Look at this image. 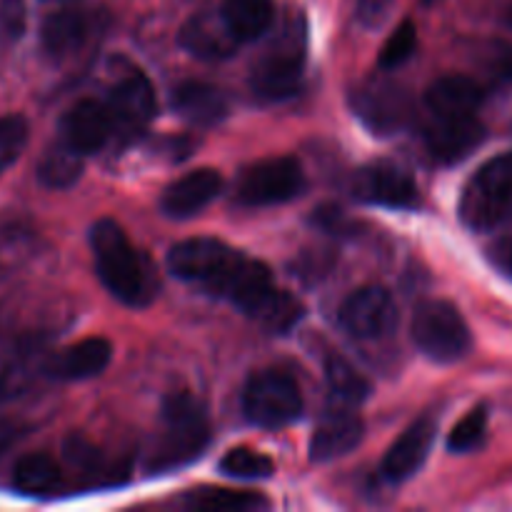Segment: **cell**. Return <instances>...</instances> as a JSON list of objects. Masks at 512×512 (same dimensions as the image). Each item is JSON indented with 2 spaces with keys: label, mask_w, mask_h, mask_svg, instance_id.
<instances>
[{
  "label": "cell",
  "mask_w": 512,
  "mask_h": 512,
  "mask_svg": "<svg viewBox=\"0 0 512 512\" xmlns=\"http://www.w3.org/2000/svg\"><path fill=\"white\" fill-rule=\"evenodd\" d=\"M168 270L183 283L228 300L270 333H288L303 318L300 300L273 283L268 265L248 258L223 240L190 238L173 245Z\"/></svg>",
  "instance_id": "6da1fadb"
},
{
  "label": "cell",
  "mask_w": 512,
  "mask_h": 512,
  "mask_svg": "<svg viewBox=\"0 0 512 512\" xmlns=\"http://www.w3.org/2000/svg\"><path fill=\"white\" fill-rule=\"evenodd\" d=\"M95 273L115 300L128 308H145L158 295V275L150 260L133 248L115 220L103 218L90 228Z\"/></svg>",
  "instance_id": "7a4b0ae2"
},
{
  "label": "cell",
  "mask_w": 512,
  "mask_h": 512,
  "mask_svg": "<svg viewBox=\"0 0 512 512\" xmlns=\"http://www.w3.org/2000/svg\"><path fill=\"white\" fill-rule=\"evenodd\" d=\"M210 445L208 410L195 395L173 393L160 408V428L145 453V470L173 473L195 463Z\"/></svg>",
  "instance_id": "3957f363"
},
{
  "label": "cell",
  "mask_w": 512,
  "mask_h": 512,
  "mask_svg": "<svg viewBox=\"0 0 512 512\" xmlns=\"http://www.w3.org/2000/svg\"><path fill=\"white\" fill-rule=\"evenodd\" d=\"M458 213L473 233H490L508 223L512 218V150L480 165L465 183Z\"/></svg>",
  "instance_id": "277c9868"
},
{
  "label": "cell",
  "mask_w": 512,
  "mask_h": 512,
  "mask_svg": "<svg viewBox=\"0 0 512 512\" xmlns=\"http://www.w3.org/2000/svg\"><path fill=\"white\" fill-rule=\"evenodd\" d=\"M305 75V30L293 25L270 43L263 58L250 73L255 98L265 103H283L298 95Z\"/></svg>",
  "instance_id": "5b68a950"
},
{
  "label": "cell",
  "mask_w": 512,
  "mask_h": 512,
  "mask_svg": "<svg viewBox=\"0 0 512 512\" xmlns=\"http://www.w3.org/2000/svg\"><path fill=\"white\" fill-rule=\"evenodd\" d=\"M413 343L433 363H458L473 348L463 313L448 300H428L413 315Z\"/></svg>",
  "instance_id": "8992f818"
},
{
  "label": "cell",
  "mask_w": 512,
  "mask_h": 512,
  "mask_svg": "<svg viewBox=\"0 0 512 512\" xmlns=\"http://www.w3.org/2000/svg\"><path fill=\"white\" fill-rule=\"evenodd\" d=\"M243 415L248 423L265 430L293 425L303 415L300 385L280 370L255 373L243 390Z\"/></svg>",
  "instance_id": "52a82bcc"
},
{
  "label": "cell",
  "mask_w": 512,
  "mask_h": 512,
  "mask_svg": "<svg viewBox=\"0 0 512 512\" xmlns=\"http://www.w3.org/2000/svg\"><path fill=\"white\" fill-rule=\"evenodd\" d=\"M305 190L303 165L290 155L265 158L248 165L235 185V200L243 208H268V205L290 203Z\"/></svg>",
  "instance_id": "ba28073f"
},
{
  "label": "cell",
  "mask_w": 512,
  "mask_h": 512,
  "mask_svg": "<svg viewBox=\"0 0 512 512\" xmlns=\"http://www.w3.org/2000/svg\"><path fill=\"white\" fill-rule=\"evenodd\" d=\"M350 193L365 205L390 210H415L420 205V188L408 170L390 160H375L353 173Z\"/></svg>",
  "instance_id": "9c48e42d"
},
{
  "label": "cell",
  "mask_w": 512,
  "mask_h": 512,
  "mask_svg": "<svg viewBox=\"0 0 512 512\" xmlns=\"http://www.w3.org/2000/svg\"><path fill=\"white\" fill-rule=\"evenodd\" d=\"M340 328L358 340H380L393 333L398 323V308L393 295L380 285H365L345 298L340 305Z\"/></svg>",
  "instance_id": "30bf717a"
},
{
  "label": "cell",
  "mask_w": 512,
  "mask_h": 512,
  "mask_svg": "<svg viewBox=\"0 0 512 512\" xmlns=\"http://www.w3.org/2000/svg\"><path fill=\"white\" fill-rule=\"evenodd\" d=\"M353 110L375 135H390L403 130L413 118V103L400 85L385 80H370L353 93Z\"/></svg>",
  "instance_id": "8fae6325"
},
{
  "label": "cell",
  "mask_w": 512,
  "mask_h": 512,
  "mask_svg": "<svg viewBox=\"0 0 512 512\" xmlns=\"http://www.w3.org/2000/svg\"><path fill=\"white\" fill-rule=\"evenodd\" d=\"M425 148L440 165H453L468 158L485 140V125L473 115H428L425 123Z\"/></svg>",
  "instance_id": "7c38bea8"
},
{
  "label": "cell",
  "mask_w": 512,
  "mask_h": 512,
  "mask_svg": "<svg viewBox=\"0 0 512 512\" xmlns=\"http://www.w3.org/2000/svg\"><path fill=\"white\" fill-rule=\"evenodd\" d=\"M365 425L358 415V408L343 403H330L323 418L315 425L310 438V460L313 463H333L345 458L363 443Z\"/></svg>",
  "instance_id": "4fadbf2b"
},
{
  "label": "cell",
  "mask_w": 512,
  "mask_h": 512,
  "mask_svg": "<svg viewBox=\"0 0 512 512\" xmlns=\"http://www.w3.org/2000/svg\"><path fill=\"white\" fill-rule=\"evenodd\" d=\"M108 110L113 115V128L118 135L135 138L143 133L155 118V93L150 80L140 70L123 75L110 90Z\"/></svg>",
  "instance_id": "5bb4252c"
},
{
  "label": "cell",
  "mask_w": 512,
  "mask_h": 512,
  "mask_svg": "<svg viewBox=\"0 0 512 512\" xmlns=\"http://www.w3.org/2000/svg\"><path fill=\"white\" fill-rule=\"evenodd\" d=\"M113 133V115H110L108 103H100L95 98H83L73 103L60 120L63 143L78 150L80 155H93L103 150Z\"/></svg>",
  "instance_id": "9a60e30c"
},
{
  "label": "cell",
  "mask_w": 512,
  "mask_h": 512,
  "mask_svg": "<svg viewBox=\"0 0 512 512\" xmlns=\"http://www.w3.org/2000/svg\"><path fill=\"white\" fill-rule=\"evenodd\" d=\"M435 438H438V423L433 418L415 420L385 453L383 465H380L385 483L400 485L413 478L428 460Z\"/></svg>",
  "instance_id": "2e32d148"
},
{
  "label": "cell",
  "mask_w": 512,
  "mask_h": 512,
  "mask_svg": "<svg viewBox=\"0 0 512 512\" xmlns=\"http://www.w3.org/2000/svg\"><path fill=\"white\" fill-rule=\"evenodd\" d=\"M223 193V175L213 168H198L173 180L160 195V213L173 220H188L208 208Z\"/></svg>",
  "instance_id": "e0dca14e"
},
{
  "label": "cell",
  "mask_w": 512,
  "mask_h": 512,
  "mask_svg": "<svg viewBox=\"0 0 512 512\" xmlns=\"http://www.w3.org/2000/svg\"><path fill=\"white\" fill-rule=\"evenodd\" d=\"M95 15L80 8H63L50 13L40 28V45L50 58H68L78 53L93 35Z\"/></svg>",
  "instance_id": "ac0fdd59"
},
{
  "label": "cell",
  "mask_w": 512,
  "mask_h": 512,
  "mask_svg": "<svg viewBox=\"0 0 512 512\" xmlns=\"http://www.w3.org/2000/svg\"><path fill=\"white\" fill-rule=\"evenodd\" d=\"M180 45L198 60H225L240 48L238 38L228 30L220 10L195 13L180 30Z\"/></svg>",
  "instance_id": "d6986e66"
},
{
  "label": "cell",
  "mask_w": 512,
  "mask_h": 512,
  "mask_svg": "<svg viewBox=\"0 0 512 512\" xmlns=\"http://www.w3.org/2000/svg\"><path fill=\"white\" fill-rule=\"evenodd\" d=\"M170 105L175 113L190 125L198 128H210L228 118L230 103L225 93L215 85L203 83V80H188L180 83L170 95Z\"/></svg>",
  "instance_id": "ffe728a7"
},
{
  "label": "cell",
  "mask_w": 512,
  "mask_h": 512,
  "mask_svg": "<svg viewBox=\"0 0 512 512\" xmlns=\"http://www.w3.org/2000/svg\"><path fill=\"white\" fill-rule=\"evenodd\" d=\"M113 360V345L105 338H85L55 355L48 373L58 380L98 378Z\"/></svg>",
  "instance_id": "44dd1931"
},
{
  "label": "cell",
  "mask_w": 512,
  "mask_h": 512,
  "mask_svg": "<svg viewBox=\"0 0 512 512\" xmlns=\"http://www.w3.org/2000/svg\"><path fill=\"white\" fill-rule=\"evenodd\" d=\"M483 103V90L465 75H445L425 93L428 115H473Z\"/></svg>",
  "instance_id": "7402d4cb"
},
{
  "label": "cell",
  "mask_w": 512,
  "mask_h": 512,
  "mask_svg": "<svg viewBox=\"0 0 512 512\" xmlns=\"http://www.w3.org/2000/svg\"><path fill=\"white\" fill-rule=\"evenodd\" d=\"M220 15L238 43L245 45L268 33L275 20V8L270 0H225Z\"/></svg>",
  "instance_id": "603a6c76"
},
{
  "label": "cell",
  "mask_w": 512,
  "mask_h": 512,
  "mask_svg": "<svg viewBox=\"0 0 512 512\" xmlns=\"http://www.w3.org/2000/svg\"><path fill=\"white\" fill-rule=\"evenodd\" d=\"M63 483V473H60L58 463L50 455L35 453L25 455L15 463L13 470V485L15 490L25 495H48L55 493Z\"/></svg>",
  "instance_id": "cb8c5ba5"
},
{
  "label": "cell",
  "mask_w": 512,
  "mask_h": 512,
  "mask_svg": "<svg viewBox=\"0 0 512 512\" xmlns=\"http://www.w3.org/2000/svg\"><path fill=\"white\" fill-rule=\"evenodd\" d=\"M83 158L78 150L70 148L60 140L58 145H50L38 163V180L50 190H65L78 183L83 173Z\"/></svg>",
  "instance_id": "d4e9b609"
},
{
  "label": "cell",
  "mask_w": 512,
  "mask_h": 512,
  "mask_svg": "<svg viewBox=\"0 0 512 512\" xmlns=\"http://www.w3.org/2000/svg\"><path fill=\"white\" fill-rule=\"evenodd\" d=\"M330 403H343L360 408L370 395V383L343 358H330L325 365Z\"/></svg>",
  "instance_id": "484cf974"
},
{
  "label": "cell",
  "mask_w": 512,
  "mask_h": 512,
  "mask_svg": "<svg viewBox=\"0 0 512 512\" xmlns=\"http://www.w3.org/2000/svg\"><path fill=\"white\" fill-rule=\"evenodd\" d=\"M185 508L190 510H205V512H230V510H258L268 508V500L258 493H248V490H195V493L185 495Z\"/></svg>",
  "instance_id": "4316f807"
},
{
  "label": "cell",
  "mask_w": 512,
  "mask_h": 512,
  "mask_svg": "<svg viewBox=\"0 0 512 512\" xmlns=\"http://www.w3.org/2000/svg\"><path fill=\"white\" fill-rule=\"evenodd\" d=\"M220 473L238 480H268L273 478L275 463L263 453L248 448H233L220 460Z\"/></svg>",
  "instance_id": "83f0119b"
},
{
  "label": "cell",
  "mask_w": 512,
  "mask_h": 512,
  "mask_svg": "<svg viewBox=\"0 0 512 512\" xmlns=\"http://www.w3.org/2000/svg\"><path fill=\"white\" fill-rule=\"evenodd\" d=\"M485 433H488V408L478 405L455 425L448 438V450L450 453H470L483 445Z\"/></svg>",
  "instance_id": "f1b7e54d"
},
{
  "label": "cell",
  "mask_w": 512,
  "mask_h": 512,
  "mask_svg": "<svg viewBox=\"0 0 512 512\" xmlns=\"http://www.w3.org/2000/svg\"><path fill=\"white\" fill-rule=\"evenodd\" d=\"M25 145H28V123L23 115L0 118V175L23 155Z\"/></svg>",
  "instance_id": "f546056e"
},
{
  "label": "cell",
  "mask_w": 512,
  "mask_h": 512,
  "mask_svg": "<svg viewBox=\"0 0 512 512\" xmlns=\"http://www.w3.org/2000/svg\"><path fill=\"white\" fill-rule=\"evenodd\" d=\"M415 45H418V33H415V25L410 20L400 23L395 28V33L385 40L383 50H380V70H395L410 60V55L415 53Z\"/></svg>",
  "instance_id": "4dcf8cb0"
},
{
  "label": "cell",
  "mask_w": 512,
  "mask_h": 512,
  "mask_svg": "<svg viewBox=\"0 0 512 512\" xmlns=\"http://www.w3.org/2000/svg\"><path fill=\"white\" fill-rule=\"evenodd\" d=\"M0 23L10 35H20V30H23V8H20L18 0H10L0 8Z\"/></svg>",
  "instance_id": "1f68e13d"
},
{
  "label": "cell",
  "mask_w": 512,
  "mask_h": 512,
  "mask_svg": "<svg viewBox=\"0 0 512 512\" xmlns=\"http://www.w3.org/2000/svg\"><path fill=\"white\" fill-rule=\"evenodd\" d=\"M20 435H23V428H20L18 423L0 418V455H3L8 448H13V445L18 443Z\"/></svg>",
  "instance_id": "d6a6232c"
},
{
  "label": "cell",
  "mask_w": 512,
  "mask_h": 512,
  "mask_svg": "<svg viewBox=\"0 0 512 512\" xmlns=\"http://www.w3.org/2000/svg\"><path fill=\"white\" fill-rule=\"evenodd\" d=\"M495 253H498L500 268H503L505 273H508L510 278H512V240H508V243L500 245V248L495 250Z\"/></svg>",
  "instance_id": "836d02e7"
},
{
  "label": "cell",
  "mask_w": 512,
  "mask_h": 512,
  "mask_svg": "<svg viewBox=\"0 0 512 512\" xmlns=\"http://www.w3.org/2000/svg\"><path fill=\"white\" fill-rule=\"evenodd\" d=\"M510 23H512V5H510Z\"/></svg>",
  "instance_id": "e575fe53"
},
{
  "label": "cell",
  "mask_w": 512,
  "mask_h": 512,
  "mask_svg": "<svg viewBox=\"0 0 512 512\" xmlns=\"http://www.w3.org/2000/svg\"><path fill=\"white\" fill-rule=\"evenodd\" d=\"M58 3H65V0H58Z\"/></svg>",
  "instance_id": "d590c367"
}]
</instances>
